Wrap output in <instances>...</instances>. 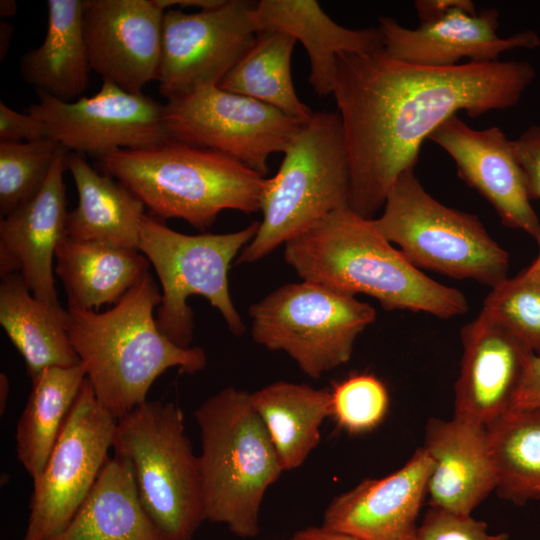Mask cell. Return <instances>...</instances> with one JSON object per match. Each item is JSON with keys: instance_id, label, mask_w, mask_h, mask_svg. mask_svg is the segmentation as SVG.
<instances>
[{"instance_id": "1", "label": "cell", "mask_w": 540, "mask_h": 540, "mask_svg": "<svg viewBox=\"0 0 540 540\" xmlns=\"http://www.w3.org/2000/svg\"><path fill=\"white\" fill-rule=\"evenodd\" d=\"M527 61L466 62L434 68L395 60L385 51L336 57L332 94L347 152L349 208L367 219L384 206L423 142L458 111L479 117L516 106L535 79Z\"/></svg>"}, {"instance_id": "2", "label": "cell", "mask_w": 540, "mask_h": 540, "mask_svg": "<svg viewBox=\"0 0 540 540\" xmlns=\"http://www.w3.org/2000/svg\"><path fill=\"white\" fill-rule=\"evenodd\" d=\"M285 261L302 280L375 298L385 310L449 319L465 314L458 289L424 274L367 219L350 208L329 213L284 244Z\"/></svg>"}, {"instance_id": "3", "label": "cell", "mask_w": 540, "mask_h": 540, "mask_svg": "<svg viewBox=\"0 0 540 540\" xmlns=\"http://www.w3.org/2000/svg\"><path fill=\"white\" fill-rule=\"evenodd\" d=\"M160 301L148 271L111 309H67L69 340L98 402L116 420L145 402L166 370L192 375L206 366L203 348L177 346L159 331L154 311Z\"/></svg>"}, {"instance_id": "4", "label": "cell", "mask_w": 540, "mask_h": 540, "mask_svg": "<svg viewBox=\"0 0 540 540\" xmlns=\"http://www.w3.org/2000/svg\"><path fill=\"white\" fill-rule=\"evenodd\" d=\"M102 172L134 193L151 214L210 227L223 210H260L266 178L220 152L175 140L122 149L100 159Z\"/></svg>"}, {"instance_id": "5", "label": "cell", "mask_w": 540, "mask_h": 540, "mask_svg": "<svg viewBox=\"0 0 540 540\" xmlns=\"http://www.w3.org/2000/svg\"><path fill=\"white\" fill-rule=\"evenodd\" d=\"M194 418L201 434L205 519L240 538L256 537L264 495L284 469L250 393L224 388Z\"/></svg>"}, {"instance_id": "6", "label": "cell", "mask_w": 540, "mask_h": 540, "mask_svg": "<svg viewBox=\"0 0 540 540\" xmlns=\"http://www.w3.org/2000/svg\"><path fill=\"white\" fill-rule=\"evenodd\" d=\"M283 153L277 173L266 178L257 234L237 263L256 262L329 213L349 208V166L338 113H314Z\"/></svg>"}, {"instance_id": "7", "label": "cell", "mask_w": 540, "mask_h": 540, "mask_svg": "<svg viewBox=\"0 0 540 540\" xmlns=\"http://www.w3.org/2000/svg\"><path fill=\"white\" fill-rule=\"evenodd\" d=\"M112 448L130 462L141 503L163 536L193 540L206 519L199 457L182 410L146 400L117 420Z\"/></svg>"}, {"instance_id": "8", "label": "cell", "mask_w": 540, "mask_h": 540, "mask_svg": "<svg viewBox=\"0 0 540 540\" xmlns=\"http://www.w3.org/2000/svg\"><path fill=\"white\" fill-rule=\"evenodd\" d=\"M260 221L242 230L213 234L179 233L150 215L140 222L138 250L155 269L161 284V301L155 311L159 331L177 346L188 348L193 337L191 295L206 298L236 336L245 331L229 292L232 261L253 240Z\"/></svg>"}, {"instance_id": "9", "label": "cell", "mask_w": 540, "mask_h": 540, "mask_svg": "<svg viewBox=\"0 0 540 540\" xmlns=\"http://www.w3.org/2000/svg\"><path fill=\"white\" fill-rule=\"evenodd\" d=\"M373 222L380 233L416 267L491 288L507 278L509 255L480 219L437 201L414 169L390 188L383 213Z\"/></svg>"}, {"instance_id": "10", "label": "cell", "mask_w": 540, "mask_h": 540, "mask_svg": "<svg viewBox=\"0 0 540 540\" xmlns=\"http://www.w3.org/2000/svg\"><path fill=\"white\" fill-rule=\"evenodd\" d=\"M249 315L254 342L285 352L313 379L347 363L356 338L376 319L370 304L306 280L278 287Z\"/></svg>"}, {"instance_id": "11", "label": "cell", "mask_w": 540, "mask_h": 540, "mask_svg": "<svg viewBox=\"0 0 540 540\" xmlns=\"http://www.w3.org/2000/svg\"><path fill=\"white\" fill-rule=\"evenodd\" d=\"M164 122L170 139L220 152L264 176L269 157L283 153L306 121L205 85L167 100Z\"/></svg>"}, {"instance_id": "12", "label": "cell", "mask_w": 540, "mask_h": 540, "mask_svg": "<svg viewBox=\"0 0 540 540\" xmlns=\"http://www.w3.org/2000/svg\"><path fill=\"white\" fill-rule=\"evenodd\" d=\"M116 423L86 377L41 475L33 481L23 540H54L70 523L109 458Z\"/></svg>"}, {"instance_id": "13", "label": "cell", "mask_w": 540, "mask_h": 540, "mask_svg": "<svg viewBox=\"0 0 540 540\" xmlns=\"http://www.w3.org/2000/svg\"><path fill=\"white\" fill-rule=\"evenodd\" d=\"M27 108L48 137L69 152L100 159L122 149H139L170 140L164 105L143 93L134 94L103 82L91 97L66 102L37 92Z\"/></svg>"}, {"instance_id": "14", "label": "cell", "mask_w": 540, "mask_h": 540, "mask_svg": "<svg viewBox=\"0 0 540 540\" xmlns=\"http://www.w3.org/2000/svg\"><path fill=\"white\" fill-rule=\"evenodd\" d=\"M254 3L223 0L196 13L165 10L156 81L167 100L220 83L255 41Z\"/></svg>"}, {"instance_id": "15", "label": "cell", "mask_w": 540, "mask_h": 540, "mask_svg": "<svg viewBox=\"0 0 540 540\" xmlns=\"http://www.w3.org/2000/svg\"><path fill=\"white\" fill-rule=\"evenodd\" d=\"M164 13L156 0H82L91 70L103 82L142 93L157 79Z\"/></svg>"}, {"instance_id": "16", "label": "cell", "mask_w": 540, "mask_h": 540, "mask_svg": "<svg viewBox=\"0 0 540 540\" xmlns=\"http://www.w3.org/2000/svg\"><path fill=\"white\" fill-rule=\"evenodd\" d=\"M460 336L454 417L487 428L513 410L534 353L483 310L462 327Z\"/></svg>"}, {"instance_id": "17", "label": "cell", "mask_w": 540, "mask_h": 540, "mask_svg": "<svg viewBox=\"0 0 540 540\" xmlns=\"http://www.w3.org/2000/svg\"><path fill=\"white\" fill-rule=\"evenodd\" d=\"M453 159L459 177L480 193L509 228L536 236L540 219L533 209L513 140L498 127L477 130L451 116L429 136Z\"/></svg>"}, {"instance_id": "18", "label": "cell", "mask_w": 540, "mask_h": 540, "mask_svg": "<svg viewBox=\"0 0 540 540\" xmlns=\"http://www.w3.org/2000/svg\"><path fill=\"white\" fill-rule=\"evenodd\" d=\"M378 28L385 53L391 58L418 66L447 68L467 59L471 63H490L514 49H534L539 35L531 29L508 37L498 35L499 12L489 8L469 13L455 10L442 18L407 28L392 17H380Z\"/></svg>"}, {"instance_id": "19", "label": "cell", "mask_w": 540, "mask_h": 540, "mask_svg": "<svg viewBox=\"0 0 540 540\" xmlns=\"http://www.w3.org/2000/svg\"><path fill=\"white\" fill-rule=\"evenodd\" d=\"M69 151L60 146L41 190L0 221V276L18 274L39 300L60 305L53 259L67 236L64 171Z\"/></svg>"}, {"instance_id": "20", "label": "cell", "mask_w": 540, "mask_h": 540, "mask_svg": "<svg viewBox=\"0 0 540 540\" xmlns=\"http://www.w3.org/2000/svg\"><path fill=\"white\" fill-rule=\"evenodd\" d=\"M432 468L426 450L417 449L395 472L334 497L321 526L360 540H414Z\"/></svg>"}, {"instance_id": "21", "label": "cell", "mask_w": 540, "mask_h": 540, "mask_svg": "<svg viewBox=\"0 0 540 540\" xmlns=\"http://www.w3.org/2000/svg\"><path fill=\"white\" fill-rule=\"evenodd\" d=\"M423 448L433 462L427 485L431 508L471 515L496 489L486 427L456 417L431 418Z\"/></svg>"}, {"instance_id": "22", "label": "cell", "mask_w": 540, "mask_h": 540, "mask_svg": "<svg viewBox=\"0 0 540 540\" xmlns=\"http://www.w3.org/2000/svg\"><path fill=\"white\" fill-rule=\"evenodd\" d=\"M256 33L280 31L301 41L310 61L309 82L316 94H332L336 57L382 50L378 27L349 29L334 22L314 0H261L251 13Z\"/></svg>"}, {"instance_id": "23", "label": "cell", "mask_w": 540, "mask_h": 540, "mask_svg": "<svg viewBox=\"0 0 540 540\" xmlns=\"http://www.w3.org/2000/svg\"><path fill=\"white\" fill-rule=\"evenodd\" d=\"M66 168L78 194L77 206L68 213L67 236L138 250L143 202L112 176L93 169L81 154L69 152Z\"/></svg>"}, {"instance_id": "24", "label": "cell", "mask_w": 540, "mask_h": 540, "mask_svg": "<svg viewBox=\"0 0 540 540\" xmlns=\"http://www.w3.org/2000/svg\"><path fill=\"white\" fill-rule=\"evenodd\" d=\"M54 272L68 298V308L97 311L116 304L149 270L137 249L116 247L66 236L55 252Z\"/></svg>"}, {"instance_id": "25", "label": "cell", "mask_w": 540, "mask_h": 540, "mask_svg": "<svg viewBox=\"0 0 540 540\" xmlns=\"http://www.w3.org/2000/svg\"><path fill=\"white\" fill-rule=\"evenodd\" d=\"M54 540H167L145 511L130 462L114 455Z\"/></svg>"}, {"instance_id": "26", "label": "cell", "mask_w": 540, "mask_h": 540, "mask_svg": "<svg viewBox=\"0 0 540 540\" xmlns=\"http://www.w3.org/2000/svg\"><path fill=\"white\" fill-rule=\"evenodd\" d=\"M41 45L20 59L24 81L61 101L82 97L91 71L82 25V0H48Z\"/></svg>"}, {"instance_id": "27", "label": "cell", "mask_w": 540, "mask_h": 540, "mask_svg": "<svg viewBox=\"0 0 540 540\" xmlns=\"http://www.w3.org/2000/svg\"><path fill=\"white\" fill-rule=\"evenodd\" d=\"M68 311L37 299L18 274L1 277L0 324L32 379L48 367L80 362L67 333Z\"/></svg>"}, {"instance_id": "28", "label": "cell", "mask_w": 540, "mask_h": 540, "mask_svg": "<svg viewBox=\"0 0 540 540\" xmlns=\"http://www.w3.org/2000/svg\"><path fill=\"white\" fill-rule=\"evenodd\" d=\"M284 471L303 465L321 440L331 417V393L307 384L276 381L250 393Z\"/></svg>"}, {"instance_id": "29", "label": "cell", "mask_w": 540, "mask_h": 540, "mask_svg": "<svg viewBox=\"0 0 540 540\" xmlns=\"http://www.w3.org/2000/svg\"><path fill=\"white\" fill-rule=\"evenodd\" d=\"M85 379L81 363L48 367L31 379L32 389L17 423L16 451L33 481L41 475Z\"/></svg>"}, {"instance_id": "30", "label": "cell", "mask_w": 540, "mask_h": 540, "mask_svg": "<svg viewBox=\"0 0 540 540\" xmlns=\"http://www.w3.org/2000/svg\"><path fill=\"white\" fill-rule=\"evenodd\" d=\"M296 39L280 31H262L218 86L268 104L286 115L308 121L314 112L296 94L291 57Z\"/></svg>"}, {"instance_id": "31", "label": "cell", "mask_w": 540, "mask_h": 540, "mask_svg": "<svg viewBox=\"0 0 540 540\" xmlns=\"http://www.w3.org/2000/svg\"><path fill=\"white\" fill-rule=\"evenodd\" d=\"M496 490L516 504L540 499V407L514 409L487 427Z\"/></svg>"}, {"instance_id": "32", "label": "cell", "mask_w": 540, "mask_h": 540, "mask_svg": "<svg viewBox=\"0 0 540 540\" xmlns=\"http://www.w3.org/2000/svg\"><path fill=\"white\" fill-rule=\"evenodd\" d=\"M43 137L28 142H0V214L5 217L43 187L60 148Z\"/></svg>"}, {"instance_id": "33", "label": "cell", "mask_w": 540, "mask_h": 540, "mask_svg": "<svg viewBox=\"0 0 540 540\" xmlns=\"http://www.w3.org/2000/svg\"><path fill=\"white\" fill-rule=\"evenodd\" d=\"M482 310L540 355V279L525 269L493 286Z\"/></svg>"}, {"instance_id": "34", "label": "cell", "mask_w": 540, "mask_h": 540, "mask_svg": "<svg viewBox=\"0 0 540 540\" xmlns=\"http://www.w3.org/2000/svg\"><path fill=\"white\" fill-rule=\"evenodd\" d=\"M332 415L337 425L350 434L374 430L384 420L389 395L384 383L373 374L356 373L334 384Z\"/></svg>"}, {"instance_id": "35", "label": "cell", "mask_w": 540, "mask_h": 540, "mask_svg": "<svg viewBox=\"0 0 540 540\" xmlns=\"http://www.w3.org/2000/svg\"><path fill=\"white\" fill-rule=\"evenodd\" d=\"M505 532L489 533L484 521L430 508L418 525L414 540H508Z\"/></svg>"}, {"instance_id": "36", "label": "cell", "mask_w": 540, "mask_h": 540, "mask_svg": "<svg viewBox=\"0 0 540 540\" xmlns=\"http://www.w3.org/2000/svg\"><path fill=\"white\" fill-rule=\"evenodd\" d=\"M514 151L524 172L530 200H540V125H532L513 140Z\"/></svg>"}, {"instance_id": "37", "label": "cell", "mask_w": 540, "mask_h": 540, "mask_svg": "<svg viewBox=\"0 0 540 540\" xmlns=\"http://www.w3.org/2000/svg\"><path fill=\"white\" fill-rule=\"evenodd\" d=\"M43 137L44 127L37 118L0 102V142H28Z\"/></svg>"}, {"instance_id": "38", "label": "cell", "mask_w": 540, "mask_h": 540, "mask_svg": "<svg viewBox=\"0 0 540 540\" xmlns=\"http://www.w3.org/2000/svg\"><path fill=\"white\" fill-rule=\"evenodd\" d=\"M414 7L421 22L442 18L455 10L477 13L475 3L471 0H417Z\"/></svg>"}, {"instance_id": "39", "label": "cell", "mask_w": 540, "mask_h": 540, "mask_svg": "<svg viewBox=\"0 0 540 540\" xmlns=\"http://www.w3.org/2000/svg\"><path fill=\"white\" fill-rule=\"evenodd\" d=\"M540 407V355H533L515 401L514 409Z\"/></svg>"}, {"instance_id": "40", "label": "cell", "mask_w": 540, "mask_h": 540, "mask_svg": "<svg viewBox=\"0 0 540 540\" xmlns=\"http://www.w3.org/2000/svg\"><path fill=\"white\" fill-rule=\"evenodd\" d=\"M289 540H360L351 535L333 531L323 526H309L296 531Z\"/></svg>"}, {"instance_id": "41", "label": "cell", "mask_w": 540, "mask_h": 540, "mask_svg": "<svg viewBox=\"0 0 540 540\" xmlns=\"http://www.w3.org/2000/svg\"><path fill=\"white\" fill-rule=\"evenodd\" d=\"M223 0H156V3L164 10L170 9L172 6L196 7L199 10L215 7L222 3Z\"/></svg>"}, {"instance_id": "42", "label": "cell", "mask_w": 540, "mask_h": 540, "mask_svg": "<svg viewBox=\"0 0 540 540\" xmlns=\"http://www.w3.org/2000/svg\"><path fill=\"white\" fill-rule=\"evenodd\" d=\"M13 37V26L4 20L0 21V59L6 57Z\"/></svg>"}, {"instance_id": "43", "label": "cell", "mask_w": 540, "mask_h": 540, "mask_svg": "<svg viewBox=\"0 0 540 540\" xmlns=\"http://www.w3.org/2000/svg\"><path fill=\"white\" fill-rule=\"evenodd\" d=\"M18 4L15 0H1L0 1V17L8 18L17 13Z\"/></svg>"}, {"instance_id": "44", "label": "cell", "mask_w": 540, "mask_h": 540, "mask_svg": "<svg viewBox=\"0 0 540 540\" xmlns=\"http://www.w3.org/2000/svg\"><path fill=\"white\" fill-rule=\"evenodd\" d=\"M9 392V382L7 376L3 373L0 375V413L3 415L6 408L7 397Z\"/></svg>"}, {"instance_id": "45", "label": "cell", "mask_w": 540, "mask_h": 540, "mask_svg": "<svg viewBox=\"0 0 540 540\" xmlns=\"http://www.w3.org/2000/svg\"><path fill=\"white\" fill-rule=\"evenodd\" d=\"M534 239L536 240L538 245V255L525 270L531 275L540 279V227Z\"/></svg>"}]
</instances>
